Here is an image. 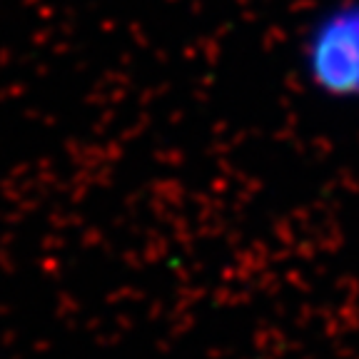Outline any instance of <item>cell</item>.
<instances>
[{
    "mask_svg": "<svg viewBox=\"0 0 359 359\" xmlns=\"http://www.w3.org/2000/svg\"><path fill=\"white\" fill-rule=\"evenodd\" d=\"M297 70L327 105L359 107V0H330L299 30Z\"/></svg>",
    "mask_w": 359,
    "mask_h": 359,
    "instance_id": "cell-1",
    "label": "cell"
}]
</instances>
